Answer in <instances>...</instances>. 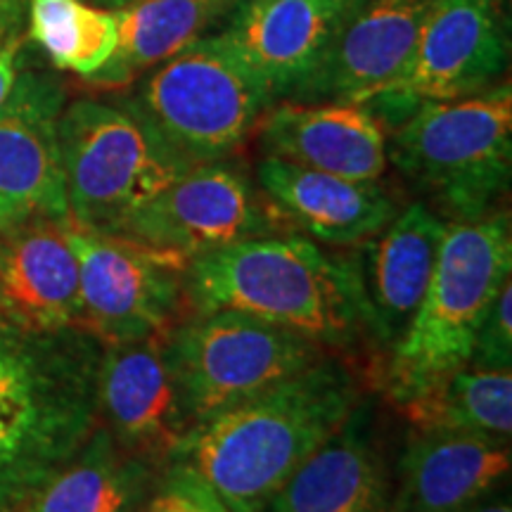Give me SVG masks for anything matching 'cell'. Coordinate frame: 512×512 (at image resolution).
I'll return each mask as SVG.
<instances>
[{
	"label": "cell",
	"mask_w": 512,
	"mask_h": 512,
	"mask_svg": "<svg viewBox=\"0 0 512 512\" xmlns=\"http://www.w3.org/2000/svg\"><path fill=\"white\" fill-rule=\"evenodd\" d=\"M358 401L356 377L328 354L256 399L190 427L169 460L192 467L230 512H266Z\"/></svg>",
	"instance_id": "cell-1"
},
{
	"label": "cell",
	"mask_w": 512,
	"mask_h": 512,
	"mask_svg": "<svg viewBox=\"0 0 512 512\" xmlns=\"http://www.w3.org/2000/svg\"><path fill=\"white\" fill-rule=\"evenodd\" d=\"M183 299L192 313L238 311L325 349L368 335L356 252L330 254L299 233L245 240L188 261Z\"/></svg>",
	"instance_id": "cell-2"
},
{
	"label": "cell",
	"mask_w": 512,
	"mask_h": 512,
	"mask_svg": "<svg viewBox=\"0 0 512 512\" xmlns=\"http://www.w3.org/2000/svg\"><path fill=\"white\" fill-rule=\"evenodd\" d=\"M508 280H512L508 209L477 221H448L430 287L382 366V384L396 406L470 361L479 325Z\"/></svg>",
	"instance_id": "cell-3"
},
{
	"label": "cell",
	"mask_w": 512,
	"mask_h": 512,
	"mask_svg": "<svg viewBox=\"0 0 512 512\" xmlns=\"http://www.w3.org/2000/svg\"><path fill=\"white\" fill-rule=\"evenodd\" d=\"M387 157L446 221L503 209L512 178V86L425 102L387 136Z\"/></svg>",
	"instance_id": "cell-4"
},
{
	"label": "cell",
	"mask_w": 512,
	"mask_h": 512,
	"mask_svg": "<svg viewBox=\"0 0 512 512\" xmlns=\"http://www.w3.org/2000/svg\"><path fill=\"white\" fill-rule=\"evenodd\" d=\"M121 100L188 166L233 157L273 105L223 34L157 64Z\"/></svg>",
	"instance_id": "cell-5"
},
{
	"label": "cell",
	"mask_w": 512,
	"mask_h": 512,
	"mask_svg": "<svg viewBox=\"0 0 512 512\" xmlns=\"http://www.w3.org/2000/svg\"><path fill=\"white\" fill-rule=\"evenodd\" d=\"M57 143L69 221L100 235H119L143 204L192 169L124 100L64 105Z\"/></svg>",
	"instance_id": "cell-6"
},
{
	"label": "cell",
	"mask_w": 512,
	"mask_h": 512,
	"mask_svg": "<svg viewBox=\"0 0 512 512\" xmlns=\"http://www.w3.org/2000/svg\"><path fill=\"white\" fill-rule=\"evenodd\" d=\"M166 356L190 430L304 373L328 351L266 320L211 311L176 323L166 335Z\"/></svg>",
	"instance_id": "cell-7"
},
{
	"label": "cell",
	"mask_w": 512,
	"mask_h": 512,
	"mask_svg": "<svg viewBox=\"0 0 512 512\" xmlns=\"http://www.w3.org/2000/svg\"><path fill=\"white\" fill-rule=\"evenodd\" d=\"M508 64V22L498 0H437L401 72L363 105L389 133L425 102L489 91L503 81Z\"/></svg>",
	"instance_id": "cell-8"
},
{
	"label": "cell",
	"mask_w": 512,
	"mask_h": 512,
	"mask_svg": "<svg viewBox=\"0 0 512 512\" xmlns=\"http://www.w3.org/2000/svg\"><path fill=\"white\" fill-rule=\"evenodd\" d=\"M287 233L271 204L233 159L197 164L128 219L117 238L188 261L238 242Z\"/></svg>",
	"instance_id": "cell-9"
},
{
	"label": "cell",
	"mask_w": 512,
	"mask_h": 512,
	"mask_svg": "<svg viewBox=\"0 0 512 512\" xmlns=\"http://www.w3.org/2000/svg\"><path fill=\"white\" fill-rule=\"evenodd\" d=\"M69 240L79 261L83 330L100 344L169 335L185 304L181 261L74 223Z\"/></svg>",
	"instance_id": "cell-10"
},
{
	"label": "cell",
	"mask_w": 512,
	"mask_h": 512,
	"mask_svg": "<svg viewBox=\"0 0 512 512\" xmlns=\"http://www.w3.org/2000/svg\"><path fill=\"white\" fill-rule=\"evenodd\" d=\"M64 105L62 83L41 72H19L0 105V233L69 219L57 143Z\"/></svg>",
	"instance_id": "cell-11"
},
{
	"label": "cell",
	"mask_w": 512,
	"mask_h": 512,
	"mask_svg": "<svg viewBox=\"0 0 512 512\" xmlns=\"http://www.w3.org/2000/svg\"><path fill=\"white\" fill-rule=\"evenodd\" d=\"M95 411L121 448L166 465L188 432L166 356V335L102 344Z\"/></svg>",
	"instance_id": "cell-12"
},
{
	"label": "cell",
	"mask_w": 512,
	"mask_h": 512,
	"mask_svg": "<svg viewBox=\"0 0 512 512\" xmlns=\"http://www.w3.org/2000/svg\"><path fill=\"white\" fill-rule=\"evenodd\" d=\"M264 157L380 181L387 171V128L363 102H273L256 124Z\"/></svg>",
	"instance_id": "cell-13"
},
{
	"label": "cell",
	"mask_w": 512,
	"mask_h": 512,
	"mask_svg": "<svg viewBox=\"0 0 512 512\" xmlns=\"http://www.w3.org/2000/svg\"><path fill=\"white\" fill-rule=\"evenodd\" d=\"M434 3L366 0L287 102L368 100L401 72Z\"/></svg>",
	"instance_id": "cell-14"
},
{
	"label": "cell",
	"mask_w": 512,
	"mask_h": 512,
	"mask_svg": "<svg viewBox=\"0 0 512 512\" xmlns=\"http://www.w3.org/2000/svg\"><path fill=\"white\" fill-rule=\"evenodd\" d=\"M366 0H247L221 31L264 83L271 102L299 83Z\"/></svg>",
	"instance_id": "cell-15"
},
{
	"label": "cell",
	"mask_w": 512,
	"mask_h": 512,
	"mask_svg": "<svg viewBox=\"0 0 512 512\" xmlns=\"http://www.w3.org/2000/svg\"><path fill=\"white\" fill-rule=\"evenodd\" d=\"M448 221L425 202L396 211L380 233L356 252L368 311V335L392 349L408 330L430 287Z\"/></svg>",
	"instance_id": "cell-16"
},
{
	"label": "cell",
	"mask_w": 512,
	"mask_h": 512,
	"mask_svg": "<svg viewBox=\"0 0 512 512\" xmlns=\"http://www.w3.org/2000/svg\"><path fill=\"white\" fill-rule=\"evenodd\" d=\"M100 354L86 330L36 335L0 318V420L95 411Z\"/></svg>",
	"instance_id": "cell-17"
},
{
	"label": "cell",
	"mask_w": 512,
	"mask_h": 512,
	"mask_svg": "<svg viewBox=\"0 0 512 512\" xmlns=\"http://www.w3.org/2000/svg\"><path fill=\"white\" fill-rule=\"evenodd\" d=\"M72 221H34L0 233V318L36 335L83 330ZM88 332V330H86Z\"/></svg>",
	"instance_id": "cell-18"
},
{
	"label": "cell",
	"mask_w": 512,
	"mask_h": 512,
	"mask_svg": "<svg viewBox=\"0 0 512 512\" xmlns=\"http://www.w3.org/2000/svg\"><path fill=\"white\" fill-rule=\"evenodd\" d=\"M256 185L287 230L318 245L361 247L396 216L380 181H351L275 157L256 164Z\"/></svg>",
	"instance_id": "cell-19"
},
{
	"label": "cell",
	"mask_w": 512,
	"mask_h": 512,
	"mask_svg": "<svg viewBox=\"0 0 512 512\" xmlns=\"http://www.w3.org/2000/svg\"><path fill=\"white\" fill-rule=\"evenodd\" d=\"M389 496L373 411L361 399L342 427L294 470L266 512H387Z\"/></svg>",
	"instance_id": "cell-20"
},
{
	"label": "cell",
	"mask_w": 512,
	"mask_h": 512,
	"mask_svg": "<svg viewBox=\"0 0 512 512\" xmlns=\"http://www.w3.org/2000/svg\"><path fill=\"white\" fill-rule=\"evenodd\" d=\"M510 467V441L413 432L387 512H458L508 484Z\"/></svg>",
	"instance_id": "cell-21"
},
{
	"label": "cell",
	"mask_w": 512,
	"mask_h": 512,
	"mask_svg": "<svg viewBox=\"0 0 512 512\" xmlns=\"http://www.w3.org/2000/svg\"><path fill=\"white\" fill-rule=\"evenodd\" d=\"M162 467L121 448L98 422L79 451L17 512H138Z\"/></svg>",
	"instance_id": "cell-22"
},
{
	"label": "cell",
	"mask_w": 512,
	"mask_h": 512,
	"mask_svg": "<svg viewBox=\"0 0 512 512\" xmlns=\"http://www.w3.org/2000/svg\"><path fill=\"white\" fill-rule=\"evenodd\" d=\"M247 0H143L114 10L117 50L91 81L124 88L202 38L219 36Z\"/></svg>",
	"instance_id": "cell-23"
},
{
	"label": "cell",
	"mask_w": 512,
	"mask_h": 512,
	"mask_svg": "<svg viewBox=\"0 0 512 512\" xmlns=\"http://www.w3.org/2000/svg\"><path fill=\"white\" fill-rule=\"evenodd\" d=\"M413 432H460L510 441L512 370L465 363L401 403Z\"/></svg>",
	"instance_id": "cell-24"
},
{
	"label": "cell",
	"mask_w": 512,
	"mask_h": 512,
	"mask_svg": "<svg viewBox=\"0 0 512 512\" xmlns=\"http://www.w3.org/2000/svg\"><path fill=\"white\" fill-rule=\"evenodd\" d=\"M98 411L0 420V512H17L55 470L79 451Z\"/></svg>",
	"instance_id": "cell-25"
},
{
	"label": "cell",
	"mask_w": 512,
	"mask_h": 512,
	"mask_svg": "<svg viewBox=\"0 0 512 512\" xmlns=\"http://www.w3.org/2000/svg\"><path fill=\"white\" fill-rule=\"evenodd\" d=\"M29 36L62 72L91 79L117 50L112 10L83 0H29Z\"/></svg>",
	"instance_id": "cell-26"
},
{
	"label": "cell",
	"mask_w": 512,
	"mask_h": 512,
	"mask_svg": "<svg viewBox=\"0 0 512 512\" xmlns=\"http://www.w3.org/2000/svg\"><path fill=\"white\" fill-rule=\"evenodd\" d=\"M138 512H230L216 491L181 460L162 467L157 484Z\"/></svg>",
	"instance_id": "cell-27"
},
{
	"label": "cell",
	"mask_w": 512,
	"mask_h": 512,
	"mask_svg": "<svg viewBox=\"0 0 512 512\" xmlns=\"http://www.w3.org/2000/svg\"><path fill=\"white\" fill-rule=\"evenodd\" d=\"M467 363L489 370H512V280L501 287L486 311Z\"/></svg>",
	"instance_id": "cell-28"
},
{
	"label": "cell",
	"mask_w": 512,
	"mask_h": 512,
	"mask_svg": "<svg viewBox=\"0 0 512 512\" xmlns=\"http://www.w3.org/2000/svg\"><path fill=\"white\" fill-rule=\"evenodd\" d=\"M19 5L0 3V105L8 100L17 81V53H19Z\"/></svg>",
	"instance_id": "cell-29"
},
{
	"label": "cell",
	"mask_w": 512,
	"mask_h": 512,
	"mask_svg": "<svg viewBox=\"0 0 512 512\" xmlns=\"http://www.w3.org/2000/svg\"><path fill=\"white\" fill-rule=\"evenodd\" d=\"M458 512H512V503H510V491H508V484L501 486V489L491 491L489 496L479 498L477 503L467 505V508L458 510Z\"/></svg>",
	"instance_id": "cell-30"
},
{
	"label": "cell",
	"mask_w": 512,
	"mask_h": 512,
	"mask_svg": "<svg viewBox=\"0 0 512 512\" xmlns=\"http://www.w3.org/2000/svg\"><path fill=\"white\" fill-rule=\"evenodd\" d=\"M83 3H91L95 8H102V10H124V8H131V5H138L143 3V0H83Z\"/></svg>",
	"instance_id": "cell-31"
},
{
	"label": "cell",
	"mask_w": 512,
	"mask_h": 512,
	"mask_svg": "<svg viewBox=\"0 0 512 512\" xmlns=\"http://www.w3.org/2000/svg\"><path fill=\"white\" fill-rule=\"evenodd\" d=\"M0 3H10V5H19V0H0Z\"/></svg>",
	"instance_id": "cell-32"
},
{
	"label": "cell",
	"mask_w": 512,
	"mask_h": 512,
	"mask_svg": "<svg viewBox=\"0 0 512 512\" xmlns=\"http://www.w3.org/2000/svg\"><path fill=\"white\" fill-rule=\"evenodd\" d=\"M498 3H501V5H508V3H510V0H498Z\"/></svg>",
	"instance_id": "cell-33"
}]
</instances>
